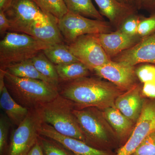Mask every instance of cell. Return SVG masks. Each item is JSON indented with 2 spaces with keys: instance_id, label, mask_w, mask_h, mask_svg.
Wrapping results in <instances>:
<instances>
[{
  "instance_id": "11",
  "label": "cell",
  "mask_w": 155,
  "mask_h": 155,
  "mask_svg": "<svg viewBox=\"0 0 155 155\" xmlns=\"http://www.w3.org/2000/svg\"><path fill=\"white\" fill-rule=\"evenodd\" d=\"M135 69V66H128L112 61L95 69L94 72L99 77L108 80L125 92L138 84Z\"/></svg>"
},
{
  "instance_id": "10",
  "label": "cell",
  "mask_w": 155,
  "mask_h": 155,
  "mask_svg": "<svg viewBox=\"0 0 155 155\" xmlns=\"http://www.w3.org/2000/svg\"><path fill=\"white\" fill-rule=\"evenodd\" d=\"M155 131V99L145 98L142 111L132 133L116 155H131L146 137Z\"/></svg>"
},
{
  "instance_id": "27",
  "label": "cell",
  "mask_w": 155,
  "mask_h": 155,
  "mask_svg": "<svg viewBox=\"0 0 155 155\" xmlns=\"http://www.w3.org/2000/svg\"><path fill=\"white\" fill-rule=\"evenodd\" d=\"M12 125L5 114L0 116V155H7L9 145L8 138L9 130Z\"/></svg>"
},
{
  "instance_id": "36",
  "label": "cell",
  "mask_w": 155,
  "mask_h": 155,
  "mask_svg": "<svg viewBox=\"0 0 155 155\" xmlns=\"http://www.w3.org/2000/svg\"><path fill=\"white\" fill-rule=\"evenodd\" d=\"M11 0H0V11H4Z\"/></svg>"
},
{
  "instance_id": "23",
  "label": "cell",
  "mask_w": 155,
  "mask_h": 155,
  "mask_svg": "<svg viewBox=\"0 0 155 155\" xmlns=\"http://www.w3.org/2000/svg\"><path fill=\"white\" fill-rule=\"evenodd\" d=\"M43 51L55 65H64L79 61L70 52L65 43L51 46Z\"/></svg>"
},
{
  "instance_id": "30",
  "label": "cell",
  "mask_w": 155,
  "mask_h": 155,
  "mask_svg": "<svg viewBox=\"0 0 155 155\" xmlns=\"http://www.w3.org/2000/svg\"><path fill=\"white\" fill-rule=\"evenodd\" d=\"M134 153L139 155H155V131L147 136Z\"/></svg>"
},
{
  "instance_id": "32",
  "label": "cell",
  "mask_w": 155,
  "mask_h": 155,
  "mask_svg": "<svg viewBox=\"0 0 155 155\" xmlns=\"http://www.w3.org/2000/svg\"><path fill=\"white\" fill-rule=\"evenodd\" d=\"M142 94L145 98L155 99V80L143 83L142 87Z\"/></svg>"
},
{
  "instance_id": "1",
  "label": "cell",
  "mask_w": 155,
  "mask_h": 155,
  "mask_svg": "<svg viewBox=\"0 0 155 155\" xmlns=\"http://www.w3.org/2000/svg\"><path fill=\"white\" fill-rule=\"evenodd\" d=\"M58 91L60 95L71 101L77 110L115 107L116 99L124 92L110 81L88 76L60 82Z\"/></svg>"
},
{
  "instance_id": "13",
  "label": "cell",
  "mask_w": 155,
  "mask_h": 155,
  "mask_svg": "<svg viewBox=\"0 0 155 155\" xmlns=\"http://www.w3.org/2000/svg\"><path fill=\"white\" fill-rule=\"evenodd\" d=\"M39 135L58 142L69 150L73 155H116L113 151L97 149L77 139L66 136L58 133L52 126L41 123L39 128Z\"/></svg>"
},
{
  "instance_id": "20",
  "label": "cell",
  "mask_w": 155,
  "mask_h": 155,
  "mask_svg": "<svg viewBox=\"0 0 155 155\" xmlns=\"http://www.w3.org/2000/svg\"><path fill=\"white\" fill-rule=\"evenodd\" d=\"M31 61L37 70L47 79L49 83L58 90L60 81L55 65L47 58L43 51L31 58Z\"/></svg>"
},
{
  "instance_id": "16",
  "label": "cell",
  "mask_w": 155,
  "mask_h": 155,
  "mask_svg": "<svg viewBox=\"0 0 155 155\" xmlns=\"http://www.w3.org/2000/svg\"><path fill=\"white\" fill-rule=\"evenodd\" d=\"M100 14L109 20L113 27L118 29L128 17L137 14L136 7L121 2L118 0H94Z\"/></svg>"
},
{
  "instance_id": "31",
  "label": "cell",
  "mask_w": 155,
  "mask_h": 155,
  "mask_svg": "<svg viewBox=\"0 0 155 155\" xmlns=\"http://www.w3.org/2000/svg\"><path fill=\"white\" fill-rule=\"evenodd\" d=\"M136 74L142 83L155 80V64H147L136 67Z\"/></svg>"
},
{
  "instance_id": "7",
  "label": "cell",
  "mask_w": 155,
  "mask_h": 155,
  "mask_svg": "<svg viewBox=\"0 0 155 155\" xmlns=\"http://www.w3.org/2000/svg\"><path fill=\"white\" fill-rule=\"evenodd\" d=\"M58 25L66 44L82 35L110 33L113 30L110 22L90 19L69 11L58 19Z\"/></svg>"
},
{
  "instance_id": "18",
  "label": "cell",
  "mask_w": 155,
  "mask_h": 155,
  "mask_svg": "<svg viewBox=\"0 0 155 155\" xmlns=\"http://www.w3.org/2000/svg\"><path fill=\"white\" fill-rule=\"evenodd\" d=\"M102 111L104 117L116 133L122 147L130 137L135 123L115 107L106 108Z\"/></svg>"
},
{
  "instance_id": "15",
  "label": "cell",
  "mask_w": 155,
  "mask_h": 155,
  "mask_svg": "<svg viewBox=\"0 0 155 155\" xmlns=\"http://www.w3.org/2000/svg\"><path fill=\"white\" fill-rule=\"evenodd\" d=\"M105 51L111 60L125 50L130 48L140 41L137 36H130L117 29L108 33L97 34Z\"/></svg>"
},
{
  "instance_id": "17",
  "label": "cell",
  "mask_w": 155,
  "mask_h": 155,
  "mask_svg": "<svg viewBox=\"0 0 155 155\" xmlns=\"http://www.w3.org/2000/svg\"><path fill=\"white\" fill-rule=\"evenodd\" d=\"M58 20L50 14L46 22L37 23L32 27L30 35L49 47L65 43L58 26Z\"/></svg>"
},
{
  "instance_id": "28",
  "label": "cell",
  "mask_w": 155,
  "mask_h": 155,
  "mask_svg": "<svg viewBox=\"0 0 155 155\" xmlns=\"http://www.w3.org/2000/svg\"><path fill=\"white\" fill-rule=\"evenodd\" d=\"M155 33V12L150 17L142 16L139 24L137 35L142 38Z\"/></svg>"
},
{
  "instance_id": "35",
  "label": "cell",
  "mask_w": 155,
  "mask_h": 155,
  "mask_svg": "<svg viewBox=\"0 0 155 155\" xmlns=\"http://www.w3.org/2000/svg\"><path fill=\"white\" fill-rule=\"evenodd\" d=\"M27 155H45L43 152L41 147L39 143L38 140L36 143Z\"/></svg>"
},
{
  "instance_id": "24",
  "label": "cell",
  "mask_w": 155,
  "mask_h": 155,
  "mask_svg": "<svg viewBox=\"0 0 155 155\" xmlns=\"http://www.w3.org/2000/svg\"><path fill=\"white\" fill-rule=\"evenodd\" d=\"M68 11L93 19L104 20L99 11L92 2L91 0H64Z\"/></svg>"
},
{
  "instance_id": "2",
  "label": "cell",
  "mask_w": 155,
  "mask_h": 155,
  "mask_svg": "<svg viewBox=\"0 0 155 155\" xmlns=\"http://www.w3.org/2000/svg\"><path fill=\"white\" fill-rule=\"evenodd\" d=\"M73 114L87 144L104 150L113 151L120 147L118 137L104 117L102 110L96 107L75 109Z\"/></svg>"
},
{
  "instance_id": "38",
  "label": "cell",
  "mask_w": 155,
  "mask_h": 155,
  "mask_svg": "<svg viewBox=\"0 0 155 155\" xmlns=\"http://www.w3.org/2000/svg\"><path fill=\"white\" fill-rule=\"evenodd\" d=\"M136 7L137 9L139 8L140 3V0H135Z\"/></svg>"
},
{
  "instance_id": "19",
  "label": "cell",
  "mask_w": 155,
  "mask_h": 155,
  "mask_svg": "<svg viewBox=\"0 0 155 155\" xmlns=\"http://www.w3.org/2000/svg\"><path fill=\"white\" fill-rule=\"evenodd\" d=\"M0 106L12 125L18 127L29 112V109L22 107L11 97L5 85L0 91Z\"/></svg>"
},
{
  "instance_id": "33",
  "label": "cell",
  "mask_w": 155,
  "mask_h": 155,
  "mask_svg": "<svg viewBox=\"0 0 155 155\" xmlns=\"http://www.w3.org/2000/svg\"><path fill=\"white\" fill-rule=\"evenodd\" d=\"M10 22L5 12L4 11H0V35L1 37L5 36L6 34L10 31Z\"/></svg>"
},
{
  "instance_id": "6",
  "label": "cell",
  "mask_w": 155,
  "mask_h": 155,
  "mask_svg": "<svg viewBox=\"0 0 155 155\" xmlns=\"http://www.w3.org/2000/svg\"><path fill=\"white\" fill-rule=\"evenodd\" d=\"M4 11L10 22V31L29 35L35 24L46 22L50 15L42 11L33 0H11Z\"/></svg>"
},
{
  "instance_id": "34",
  "label": "cell",
  "mask_w": 155,
  "mask_h": 155,
  "mask_svg": "<svg viewBox=\"0 0 155 155\" xmlns=\"http://www.w3.org/2000/svg\"><path fill=\"white\" fill-rule=\"evenodd\" d=\"M143 9L151 13L155 12V0H140L139 9Z\"/></svg>"
},
{
  "instance_id": "4",
  "label": "cell",
  "mask_w": 155,
  "mask_h": 155,
  "mask_svg": "<svg viewBox=\"0 0 155 155\" xmlns=\"http://www.w3.org/2000/svg\"><path fill=\"white\" fill-rule=\"evenodd\" d=\"M35 109L42 122L51 125L58 133L85 141L73 114L75 106L71 101L59 94L51 101Z\"/></svg>"
},
{
  "instance_id": "21",
  "label": "cell",
  "mask_w": 155,
  "mask_h": 155,
  "mask_svg": "<svg viewBox=\"0 0 155 155\" xmlns=\"http://www.w3.org/2000/svg\"><path fill=\"white\" fill-rule=\"evenodd\" d=\"M60 82L69 81L88 76L91 72L82 63L74 62L64 65H55Z\"/></svg>"
},
{
  "instance_id": "5",
  "label": "cell",
  "mask_w": 155,
  "mask_h": 155,
  "mask_svg": "<svg viewBox=\"0 0 155 155\" xmlns=\"http://www.w3.org/2000/svg\"><path fill=\"white\" fill-rule=\"evenodd\" d=\"M48 47L29 35L8 31L0 41V69L31 59Z\"/></svg>"
},
{
  "instance_id": "3",
  "label": "cell",
  "mask_w": 155,
  "mask_h": 155,
  "mask_svg": "<svg viewBox=\"0 0 155 155\" xmlns=\"http://www.w3.org/2000/svg\"><path fill=\"white\" fill-rule=\"evenodd\" d=\"M5 71V84L8 91L24 107L36 109L59 95L57 89L45 81L16 77Z\"/></svg>"
},
{
  "instance_id": "29",
  "label": "cell",
  "mask_w": 155,
  "mask_h": 155,
  "mask_svg": "<svg viewBox=\"0 0 155 155\" xmlns=\"http://www.w3.org/2000/svg\"><path fill=\"white\" fill-rule=\"evenodd\" d=\"M142 17L137 14L131 15L122 22L118 30L130 36L137 35L138 25Z\"/></svg>"
},
{
  "instance_id": "25",
  "label": "cell",
  "mask_w": 155,
  "mask_h": 155,
  "mask_svg": "<svg viewBox=\"0 0 155 155\" xmlns=\"http://www.w3.org/2000/svg\"><path fill=\"white\" fill-rule=\"evenodd\" d=\"M42 11L53 15L58 19L68 12L64 0H33Z\"/></svg>"
},
{
  "instance_id": "37",
  "label": "cell",
  "mask_w": 155,
  "mask_h": 155,
  "mask_svg": "<svg viewBox=\"0 0 155 155\" xmlns=\"http://www.w3.org/2000/svg\"><path fill=\"white\" fill-rule=\"evenodd\" d=\"M118 1L121 2L129 4V5H133L136 6L135 0H118Z\"/></svg>"
},
{
  "instance_id": "22",
  "label": "cell",
  "mask_w": 155,
  "mask_h": 155,
  "mask_svg": "<svg viewBox=\"0 0 155 155\" xmlns=\"http://www.w3.org/2000/svg\"><path fill=\"white\" fill-rule=\"evenodd\" d=\"M3 70L16 77L41 80L50 84L47 79L37 70L31 59L9 65Z\"/></svg>"
},
{
  "instance_id": "9",
  "label": "cell",
  "mask_w": 155,
  "mask_h": 155,
  "mask_svg": "<svg viewBox=\"0 0 155 155\" xmlns=\"http://www.w3.org/2000/svg\"><path fill=\"white\" fill-rule=\"evenodd\" d=\"M66 45L73 55L91 72L112 61L100 43L97 34L82 35Z\"/></svg>"
},
{
  "instance_id": "8",
  "label": "cell",
  "mask_w": 155,
  "mask_h": 155,
  "mask_svg": "<svg viewBox=\"0 0 155 155\" xmlns=\"http://www.w3.org/2000/svg\"><path fill=\"white\" fill-rule=\"evenodd\" d=\"M42 123L36 109H31L24 121L13 130L7 155H27L36 143Z\"/></svg>"
},
{
  "instance_id": "26",
  "label": "cell",
  "mask_w": 155,
  "mask_h": 155,
  "mask_svg": "<svg viewBox=\"0 0 155 155\" xmlns=\"http://www.w3.org/2000/svg\"><path fill=\"white\" fill-rule=\"evenodd\" d=\"M38 141L45 155H73L61 143L46 137L39 135Z\"/></svg>"
},
{
  "instance_id": "14",
  "label": "cell",
  "mask_w": 155,
  "mask_h": 155,
  "mask_svg": "<svg viewBox=\"0 0 155 155\" xmlns=\"http://www.w3.org/2000/svg\"><path fill=\"white\" fill-rule=\"evenodd\" d=\"M142 87L140 84H137L120 94L115 102V107L135 124L141 114L144 101Z\"/></svg>"
},
{
  "instance_id": "12",
  "label": "cell",
  "mask_w": 155,
  "mask_h": 155,
  "mask_svg": "<svg viewBox=\"0 0 155 155\" xmlns=\"http://www.w3.org/2000/svg\"><path fill=\"white\" fill-rule=\"evenodd\" d=\"M112 61L131 66L142 63L155 64V33L141 38L135 45L112 58Z\"/></svg>"
},
{
  "instance_id": "39",
  "label": "cell",
  "mask_w": 155,
  "mask_h": 155,
  "mask_svg": "<svg viewBox=\"0 0 155 155\" xmlns=\"http://www.w3.org/2000/svg\"><path fill=\"white\" fill-rule=\"evenodd\" d=\"M131 155H139L136 154L134 153L132 154H131Z\"/></svg>"
}]
</instances>
